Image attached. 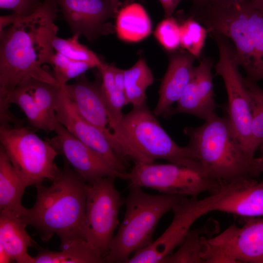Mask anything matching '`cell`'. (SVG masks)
Returning a JSON list of instances; mask_svg holds the SVG:
<instances>
[{
	"label": "cell",
	"mask_w": 263,
	"mask_h": 263,
	"mask_svg": "<svg viewBox=\"0 0 263 263\" xmlns=\"http://www.w3.org/2000/svg\"><path fill=\"white\" fill-rule=\"evenodd\" d=\"M58 7L56 0H43L32 14L12 13L0 17V122L11 124L17 118L10 112L11 94L19 84L32 78L59 85L42 67L49 64Z\"/></svg>",
	"instance_id": "1"
},
{
	"label": "cell",
	"mask_w": 263,
	"mask_h": 263,
	"mask_svg": "<svg viewBox=\"0 0 263 263\" xmlns=\"http://www.w3.org/2000/svg\"><path fill=\"white\" fill-rule=\"evenodd\" d=\"M87 182L65 161L60 175L49 186H36L35 203L20 216L36 228L42 241L54 234L63 249L85 241L84 228Z\"/></svg>",
	"instance_id": "2"
},
{
	"label": "cell",
	"mask_w": 263,
	"mask_h": 263,
	"mask_svg": "<svg viewBox=\"0 0 263 263\" xmlns=\"http://www.w3.org/2000/svg\"><path fill=\"white\" fill-rule=\"evenodd\" d=\"M184 132L187 146L210 178L222 183L259 175L255 157L241 143L226 114L216 113L200 126L186 127Z\"/></svg>",
	"instance_id": "3"
},
{
	"label": "cell",
	"mask_w": 263,
	"mask_h": 263,
	"mask_svg": "<svg viewBox=\"0 0 263 263\" xmlns=\"http://www.w3.org/2000/svg\"><path fill=\"white\" fill-rule=\"evenodd\" d=\"M208 33L226 37L235 51L246 77L263 80V3L241 0L226 7L211 10L193 17Z\"/></svg>",
	"instance_id": "4"
},
{
	"label": "cell",
	"mask_w": 263,
	"mask_h": 263,
	"mask_svg": "<svg viewBox=\"0 0 263 263\" xmlns=\"http://www.w3.org/2000/svg\"><path fill=\"white\" fill-rule=\"evenodd\" d=\"M156 117L145 104L133 107L118 122L110 121L109 127L134 163H151L161 159L203 172L189 147L177 145Z\"/></svg>",
	"instance_id": "5"
},
{
	"label": "cell",
	"mask_w": 263,
	"mask_h": 263,
	"mask_svg": "<svg viewBox=\"0 0 263 263\" xmlns=\"http://www.w3.org/2000/svg\"><path fill=\"white\" fill-rule=\"evenodd\" d=\"M185 196L147 193L129 185L124 199L125 212L111 242L104 263H127L131 255L150 245L161 218Z\"/></svg>",
	"instance_id": "6"
},
{
	"label": "cell",
	"mask_w": 263,
	"mask_h": 263,
	"mask_svg": "<svg viewBox=\"0 0 263 263\" xmlns=\"http://www.w3.org/2000/svg\"><path fill=\"white\" fill-rule=\"evenodd\" d=\"M0 145L27 187L53 181L61 170L55 162L58 152L48 140L31 128L0 124Z\"/></svg>",
	"instance_id": "7"
},
{
	"label": "cell",
	"mask_w": 263,
	"mask_h": 263,
	"mask_svg": "<svg viewBox=\"0 0 263 263\" xmlns=\"http://www.w3.org/2000/svg\"><path fill=\"white\" fill-rule=\"evenodd\" d=\"M191 227L202 216L220 211L243 217H263V180L222 182L206 197H184L174 207Z\"/></svg>",
	"instance_id": "8"
},
{
	"label": "cell",
	"mask_w": 263,
	"mask_h": 263,
	"mask_svg": "<svg viewBox=\"0 0 263 263\" xmlns=\"http://www.w3.org/2000/svg\"><path fill=\"white\" fill-rule=\"evenodd\" d=\"M216 42L219 59L215 65L216 74L223 79L227 95L226 115L241 143L252 157V113L249 96L240 73V65L231 42L215 32L209 33Z\"/></svg>",
	"instance_id": "9"
},
{
	"label": "cell",
	"mask_w": 263,
	"mask_h": 263,
	"mask_svg": "<svg viewBox=\"0 0 263 263\" xmlns=\"http://www.w3.org/2000/svg\"><path fill=\"white\" fill-rule=\"evenodd\" d=\"M116 179L105 177L86 186L84 237L103 259L120 224L118 216L124 204L115 185Z\"/></svg>",
	"instance_id": "10"
},
{
	"label": "cell",
	"mask_w": 263,
	"mask_h": 263,
	"mask_svg": "<svg viewBox=\"0 0 263 263\" xmlns=\"http://www.w3.org/2000/svg\"><path fill=\"white\" fill-rule=\"evenodd\" d=\"M128 180L130 185L188 197L211 193L221 184L197 169L172 163L135 162L129 172Z\"/></svg>",
	"instance_id": "11"
},
{
	"label": "cell",
	"mask_w": 263,
	"mask_h": 263,
	"mask_svg": "<svg viewBox=\"0 0 263 263\" xmlns=\"http://www.w3.org/2000/svg\"><path fill=\"white\" fill-rule=\"evenodd\" d=\"M241 227L231 225L204 241L207 263H263V217H244Z\"/></svg>",
	"instance_id": "12"
},
{
	"label": "cell",
	"mask_w": 263,
	"mask_h": 263,
	"mask_svg": "<svg viewBox=\"0 0 263 263\" xmlns=\"http://www.w3.org/2000/svg\"><path fill=\"white\" fill-rule=\"evenodd\" d=\"M62 86L27 78L14 89L10 103L20 108L34 130L54 132Z\"/></svg>",
	"instance_id": "13"
},
{
	"label": "cell",
	"mask_w": 263,
	"mask_h": 263,
	"mask_svg": "<svg viewBox=\"0 0 263 263\" xmlns=\"http://www.w3.org/2000/svg\"><path fill=\"white\" fill-rule=\"evenodd\" d=\"M76 78L75 83L64 85L68 96L81 116L105 135L117 155L128 167L131 160L129 154L109 127L101 82L90 81L85 74Z\"/></svg>",
	"instance_id": "14"
},
{
	"label": "cell",
	"mask_w": 263,
	"mask_h": 263,
	"mask_svg": "<svg viewBox=\"0 0 263 263\" xmlns=\"http://www.w3.org/2000/svg\"><path fill=\"white\" fill-rule=\"evenodd\" d=\"M54 132L55 136L48 140L64 161L87 183L109 176L128 180L129 172H121L113 169L58 122Z\"/></svg>",
	"instance_id": "15"
},
{
	"label": "cell",
	"mask_w": 263,
	"mask_h": 263,
	"mask_svg": "<svg viewBox=\"0 0 263 263\" xmlns=\"http://www.w3.org/2000/svg\"><path fill=\"white\" fill-rule=\"evenodd\" d=\"M73 35L84 36L92 42L113 33L108 20L117 13L111 0H56Z\"/></svg>",
	"instance_id": "16"
},
{
	"label": "cell",
	"mask_w": 263,
	"mask_h": 263,
	"mask_svg": "<svg viewBox=\"0 0 263 263\" xmlns=\"http://www.w3.org/2000/svg\"><path fill=\"white\" fill-rule=\"evenodd\" d=\"M62 85L56 110L57 121L100 155L113 169L121 172H127L128 167L117 155L107 138L81 116L68 96L64 85Z\"/></svg>",
	"instance_id": "17"
},
{
	"label": "cell",
	"mask_w": 263,
	"mask_h": 263,
	"mask_svg": "<svg viewBox=\"0 0 263 263\" xmlns=\"http://www.w3.org/2000/svg\"><path fill=\"white\" fill-rule=\"evenodd\" d=\"M213 61L204 57L194 67L190 80L169 116L186 113L206 120L216 114L218 108L213 90Z\"/></svg>",
	"instance_id": "18"
},
{
	"label": "cell",
	"mask_w": 263,
	"mask_h": 263,
	"mask_svg": "<svg viewBox=\"0 0 263 263\" xmlns=\"http://www.w3.org/2000/svg\"><path fill=\"white\" fill-rule=\"evenodd\" d=\"M195 58L187 51L175 53L170 56L153 111L156 116H169L172 105L178 101L190 80Z\"/></svg>",
	"instance_id": "19"
},
{
	"label": "cell",
	"mask_w": 263,
	"mask_h": 263,
	"mask_svg": "<svg viewBox=\"0 0 263 263\" xmlns=\"http://www.w3.org/2000/svg\"><path fill=\"white\" fill-rule=\"evenodd\" d=\"M27 225L14 213L0 211V246L18 263H34V257L28 253L34 241L26 230Z\"/></svg>",
	"instance_id": "20"
},
{
	"label": "cell",
	"mask_w": 263,
	"mask_h": 263,
	"mask_svg": "<svg viewBox=\"0 0 263 263\" xmlns=\"http://www.w3.org/2000/svg\"><path fill=\"white\" fill-rule=\"evenodd\" d=\"M115 16L114 30L122 41L139 42L151 33V19L145 8L139 3L133 2L123 6Z\"/></svg>",
	"instance_id": "21"
},
{
	"label": "cell",
	"mask_w": 263,
	"mask_h": 263,
	"mask_svg": "<svg viewBox=\"0 0 263 263\" xmlns=\"http://www.w3.org/2000/svg\"><path fill=\"white\" fill-rule=\"evenodd\" d=\"M26 187L0 146V210L20 217L26 209L21 201Z\"/></svg>",
	"instance_id": "22"
},
{
	"label": "cell",
	"mask_w": 263,
	"mask_h": 263,
	"mask_svg": "<svg viewBox=\"0 0 263 263\" xmlns=\"http://www.w3.org/2000/svg\"><path fill=\"white\" fill-rule=\"evenodd\" d=\"M103 257L86 241L76 242L60 251L40 249L34 263H101Z\"/></svg>",
	"instance_id": "23"
},
{
	"label": "cell",
	"mask_w": 263,
	"mask_h": 263,
	"mask_svg": "<svg viewBox=\"0 0 263 263\" xmlns=\"http://www.w3.org/2000/svg\"><path fill=\"white\" fill-rule=\"evenodd\" d=\"M124 75L127 105L137 107L147 104L146 91L154 78L146 61L140 58L131 68L125 70Z\"/></svg>",
	"instance_id": "24"
},
{
	"label": "cell",
	"mask_w": 263,
	"mask_h": 263,
	"mask_svg": "<svg viewBox=\"0 0 263 263\" xmlns=\"http://www.w3.org/2000/svg\"><path fill=\"white\" fill-rule=\"evenodd\" d=\"M208 226L190 229L176 251L167 256L162 263H203L202 243L209 234Z\"/></svg>",
	"instance_id": "25"
},
{
	"label": "cell",
	"mask_w": 263,
	"mask_h": 263,
	"mask_svg": "<svg viewBox=\"0 0 263 263\" xmlns=\"http://www.w3.org/2000/svg\"><path fill=\"white\" fill-rule=\"evenodd\" d=\"M113 66L104 62L98 69L101 75V89L108 110L109 121L118 122L123 116L122 109L127 103L125 92L120 90L114 83Z\"/></svg>",
	"instance_id": "26"
},
{
	"label": "cell",
	"mask_w": 263,
	"mask_h": 263,
	"mask_svg": "<svg viewBox=\"0 0 263 263\" xmlns=\"http://www.w3.org/2000/svg\"><path fill=\"white\" fill-rule=\"evenodd\" d=\"M80 35H73L71 38H62L55 35L52 40L54 50L75 61L85 62L98 69L104 63L93 51L78 41Z\"/></svg>",
	"instance_id": "27"
},
{
	"label": "cell",
	"mask_w": 263,
	"mask_h": 263,
	"mask_svg": "<svg viewBox=\"0 0 263 263\" xmlns=\"http://www.w3.org/2000/svg\"><path fill=\"white\" fill-rule=\"evenodd\" d=\"M244 83L250 98L252 147L255 152L263 144V90L257 82L246 77H244Z\"/></svg>",
	"instance_id": "28"
},
{
	"label": "cell",
	"mask_w": 263,
	"mask_h": 263,
	"mask_svg": "<svg viewBox=\"0 0 263 263\" xmlns=\"http://www.w3.org/2000/svg\"><path fill=\"white\" fill-rule=\"evenodd\" d=\"M208 31L207 28L189 15L180 23V46L196 58L200 57Z\"/></svg>",
	"instance_id": "29"
},
{
	"label": "cell",
	"mask_w": 263,
	"mask_h": 263,
	"mask_svg": "<svg viewBox=\"0 0 263 263\" xmlns=\"http://www.w3.org/2000/svg\"><path fill=\"white\" fill-rule=\"evenodd\" d=\"M49 65L53 69V76L60 85H65L72 78H77L94 67L85 62L72 60L55 52Z\"/></svg>",
	"instance_id": "30"
},
{
	"label": "cell",
	"mask_w": 263,
	"mask_h": 263,
	"mask_svg": "<svg viewBox=\"0 0 263 263\" xmlns=\"http://www.w3.org/2000/svg\"><path fill=\"white\" fill-rule=\"evenodd\" d=\"M154 36L165 50L176 51L180 46V23L173 16L165 18L157 25Z\"/></svg>",
	"instance_id": "31"
},
{
	"label": "cell",
	"mask_w": 263,
	"mask_h": 263,
	"mask_svg": "<svg viewBox=\"0 0 263 263\" xmlns=\"http://www.w3.org/2000/svg\"><path fill=\"white\" fill-rule=\"evenodd\" d=\"M42 2L41 0H0V7L19 16H27L33 13Z\"/></svg>",
	"instance_id": "32"
},
{
	"label": "cell",
	"mask_w": 263,
	"mask_h": 263,
	"mask_svg": "<svg viewBox=\"0 0 263 263\" xmlns=\"http://www.w3.org/2000/svg\"><path fill=\"white\" fill-rule=\"evenodd\" d=\"M241 0H192V5L189 15L196 14L207 11L226 7Z\"/></svg>",
	"instance_id": "33"
},
{
	"label": "cell",
	"mask_w": 263,
	"mask_h": 263,
	"mask_svg": "<svg viewBox=\"0 0 263 263\" xmlns=\"http://www.w3.org/2000/svg\"><path fill=\"white\" fill-rule=\"evenodd\" d=\"M181 0H159L164 11L165 18L172 16Z\"/></svg>",
	"instance_id": "34"
},
{
	"label": "cell",
	"mask_w": 263,
	"mask_h": 263,
	"mask_svg": "<svg viewBox=\"0 0 263 263\" xmlns=\"http://www.w3.org/2000/svg\"><path fill=\"white\" fill-rule=\"evenodd\" d=\"M125 70L113 66V78L116 87L121 91L125 92Z\"/></svg>",
	"instance_id": "35"
},
{
	"label": "cell",
	"mask_w": 263,
	"mask_h": 263,
	"mask_svg": "<svg viewBox=\"0 0 263 263\" xmlns=\"http://www.w3.org/2000/svg\"><path fill=\"white\" fill-rule=\"evenodd\" d=\"M12 261L4 249L0 246V263H8Z\"/></svg>",
	"instance_id": "36"
},
{
	"label": "cell",
	"mask_w": 263,
	"mask_h": 263,
	"mask_svg": "<svg viewBox=\"0 0 263 263\" xmlns=\"http://www.w3.org/2000/svg\"><path fill=\"white\" fill-rule=\"evenodd\" d=\"M111 2L115 8V10L118 12L119 10L120 9V7L121 6V2L119 0H111Z\"/></svg>",
	"instance_id": "37"
},
{
	"label": "cell",
	"mask_w": 263,
	"mask_h": 263,
	"mask_svg": "<svg viewBox=\"0 0 263 263\" xmlns=\"http://www.w3.org/2000/svg\"><path fill=\"white\" fill-rule=\"evenodd\" d=\"M136 0H124L123 3V6L126 5L127 4H130L133 2H135Z\"/></svg>",
	"instance_id": "38"
},
{
	"label": "cell",
	"mask_w": 263,
	"mask_h": 263,
	"mask_svg": "<svg viewBox=\"0 0 263 263\" xmlns=\"http://www.w3.org/2000/svg\"><path fill=\"white\" fill-rule=\"evenodd\" d=\"M260 150V154H263V144L259 148Z\"/></svg>",
	"instance_id": "39"
},
{
	"label": "cell",
	"mask_w": 263,
	"mask_h": 263,
	"mask_svg": "<svg viewBox=\"0 0 263 263\" xmlns=\"http://www.w3.org/2000/svg\"><path fill=\"white\" fill-rule=\"evenodd\" d=\"M257 0L263 3V0Z\"/></svg>",
	"instance_id": "40"
},
{
	"label": "cell",
	"mask_w": 263,
	"mask_h": 263,
	"mask_svg": "<svg viewBox=\"0 0 263 263\" xmlns=\"http://www.w3.org/2000/svg\"><path fill=\"white\" fill-rule=\"evenodd\" d=\"M260 155H263V154H260Z\"/></svg>",
	"instance_id": "41"
}]
</instances>
